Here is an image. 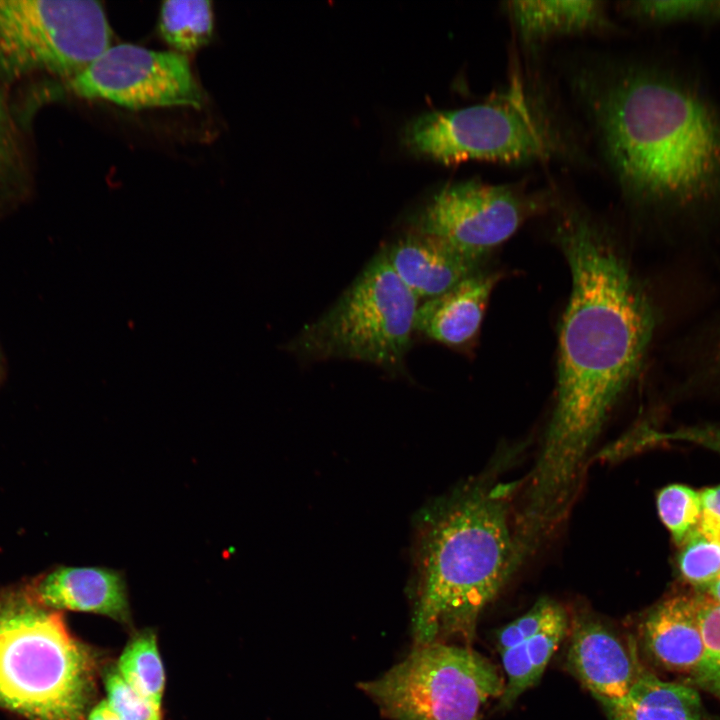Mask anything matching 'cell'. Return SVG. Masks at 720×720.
I'll return each mask as SVG.
<instances>
[{
  "mask_svg": "<svg viewBox=\"0 0 720 720\" xmlns=\"http://www.w3.org/2000/svg\"><path fill=\"white\" fill-rule=\"evenodd\" d=\"M554 237L572 287L560 328L554 410L520 496L525 514L542 523L566 517L590 451L639 374L657 324L648 292L590 216L561 209Z\"/></svg>",
  "mask_w": 720,
  "mask_h": 720,
  "instance_id": "6da1fadb",
  "label": "cell"
},
{
  "mask_svg": "<svg viewBox=\"0 0 720 720\" xmlns=\"http://www.w3.org/2000/svg\"><path fill=\"white\" fill-rule=\"evenodd\" d=\"M575 88L625 199L680 230L720 232V99L682 57L582 70Z\"/></svg>",
  "mask_w": 720,
  "mask_h": 720,
  "instance_id": "7a4b0ae2",
  "label": "cell"
},
{
  "mask_svg": "<svg viewBox=\"0 0 720 720\" xmlns=\"http://www.w3.org/2000/svg\"><path fill=\"white\" fill-rule=\"evenodd\" d=\"M515 484L479 476L426 505L413 541L414 646L470 644L484 608L524 559L514 525Z\"/></svg>",
  "mask_w": 720,
  "mask_h": 720,
  "instance_id": "3957f363",
  "label": "cell"
},
{
  "mask_svg": "<svg viewBox=\"0 0 720 720\" xmlns=\"http://www.w3.org/2000/svg\"><path fill=\"white\" fill-rule=\"evenodd\" d=\"M98 671L95 652L62 612L26 585L0 588V708L28 720H87Z\"/></svg>",
  "mask_w": 720,
  "mask_h": 720,
  "instance_id": "277c9868",
  "label": "cell"
},
{
  "mask_svg": "<svg viewBox=\"0 0 720 720\" xmlns=\"http://www.w3.org/2000/svg\"><path fill=\"white\" fill-rule=\"evenodd\" d=\"M401 140L410 153L446 165H521L568 152L552 112L520 79L482 102L415 116L403 126Z\"/></svg>",
  "mask_w": 720,
  "mask_h": 720,
  "instance_id": "5b68a950",
  "label": "cell"
},
{
  "mask_svg": "<svg viewBox=\"0 0 720 720\" xmlns=\"http://www.w3.org/2000/svg\"><path fill=\"white\" fill-rule=\"evenodd\" d=\"M418 299L390 266L383 249L336 302L285 344L301 360L346 359L405 376Z\"/></svg>",
  "mask_w": 720,
  "mask_h": 720,
  "instance_id": "8992f818",
  "label": "cell"
},
{
  "mask_svg": "<svg viewBox=\"0 0 720 720\" xmlns=\"http://www.w3.org/2000/svg\"><path fill=\"white\" fill-rule=\"evenodd\" d=\"M504 684L498 669L473 649L433 642L414 646L358 687L391 720H481L482 706L500 698Z\"/></svg>",
  "mask_w": 720,
  "mask_h": 720,
  "instance_id": "52a82bcc",
  "label": "cell"
},
{
  "mask_svg": "<svg viewBox=\"0 0 720 720\" xmlns=\"http://www.w3.org/2000/svg\"><path fill=\"white\" fill-rule=\"evenodd\" d=\"M112 31L93 0H0V72H50L70 80L110 48Z\"/></svg>",
  "mask_w": 720,
  "mask_h": 720,
  "instance_id": "ba28073f",
  "label": "cell"
},
{
  "mask_svg": "<svg viewBox=\"0 0 720 720\" xmlns=\"http://www.w3.org/2000/svg\"><path fill=\"white\" fill-rule=\"evenodd\" d=\"M552 202L549 191L531 190L520 183L457 181L431 197L417 217L415 230L483 260Z\"/></svg>",
  "mask_w": 720,
  "mask_h": 720,
  "instance_id": "9c48e42d",
  "label": "cell"
},
{
  "mask_svg": "<svg viewBox=\"0 0 720 720\" xmlns=\"http://www.w3.org/2000/svg\"><path fill=\"white\" fill-rule=\"evenodd\" d=\"M69 87L79 97L130 109L200 108L204 99L185 55L133 44L112 45L70 79Z\"/></svg>",
  "mask_w": 720,
  "mask_h": 720,
  "instance_id": "30bf717a",
  "label": "cell"
},
{
  "mask_svg": "<svg viewBox=\"0 0 720 720\" xmlns=\"http://www.w3.org/2000/svg\"><path fill=\"white\" fill-rule=\"evenodd\" d=\"M26 587L48 609L94 613L131 625L127 585L121 571L56 566L33 578Z\"/></svg>",
  "mask_w": 720,
  "mask_h": 720,
  "instance_id": "8fae6325",
  "label": "cell"
},
{
  "mask_svg": "<svg viewBox=\"0 0 720 720\" xmlns=\"http://www.w3.org/2000/svg\"><path fill=\"white\" fill-rule=\"evenodd\" d=\"M567 666L597 700L625 696L642 668L635 650L591 616L573 624Z\"/></svg>",
  "mask_w": 720,
  "mask_h": 720,
  "instance_id": "7c38bea8",
  "label": "cell"
},
{
  "mask_svg": "<svg viewBox=\"0 0 720 720\" xmlns=\"http://www.w3.org/2000/svg\"><path fill=\"white\" fill-rule=\"evenodd\" d=\"M383 251L396 275L417 299L434 298L482 270L483 260L418 230L404 234Z\"/></svg>",
  "mask_w": 720,
  "mask_h": 720,
  "instance_id": "4fadbf2b",
  "label": "cell"
},
{
  "mask_svg": "<svg viewBox=\"0 0 720 720\" xmlns=\"http://www.w3.org/2000/svg\"><path fill=\"white\" fill-rule=\"evenodd\" d=\"M641 639L656 665L692 678L704 656L696 596L678 595L658 603L642 622Z\"/></svg>",
  "mask_w": 720,
  "mask_h": 720,
  "instance_id": "5bb4252c",
  "label": "cell"
},
{
  "mask_svg": "<svg viewBox=\"0 0 720 720\" xmlns=\"http://www.w3.org/2000/svg\"><path fill=\"white\" fill-rule=\"evenodd\" d=\"M498 276L483 270L418 306L415 330L449 347H462L477 335Z\"/></svg>",
  "mask_w": 720,
  "mask_h": 720,
  "instance_id": "9a60e30c",
  "label": "cell"
},
{
  "mask_svg": "<svg viewBox=\"0 0 720 720\" xmlns=\"http://www.w3.org/2000/svg\"><path fill=\"white\" fill-rule=\"evenodd\" d=\"M504 10L521 41L528 45L601 32L611 24L605 3L595 0H514L505 2Z\"/></svg>",
  "mask_w": 720,
  "mask_h": 720,
  "instance_id": "2e32d148",
  "label": "cell"
},
{
  "mask_svg": "<svg viewBox=\"0 0 720 720\" xmlns=\"http://www.w3.org/2000/svg\"><path fill=\"white\" fill-rule=\"evenodd\" d=\"M608 720H703L698 692L659 679L643 667L625 696L598 699Z\"/></svg>",
  "mask_w": 720,
  "mask_h": 720,
  "instance_id": "e0dca14e",
  "label": "cell"
},
{
  "mask_svg": "<svg viewBox=\"0 0 720 720\" xmlns=\"http://www.w3.org/2000/svg\"><path fill=\"white\" fill-rule=\"evenodd\" d=\"M567 629L568 617L565 615L532 638L501 654L507 680L499 698L500 709L512 707L527 689L540 680Z\"/></svg>",
  "mask_w": 720,
  "mask_h": 720,
  "instance_id": "ac0fdd59",
  "label": "cell"
},
{
  "mask_svg": "<svg viewBox=\"0 0 720 720\" xmlns=\"http://www.w3.org/2000/svg\"><path fill=\"white\" fill-rule=\"evenodd\" d=\"M162 39L184 55L206 45L213 33L212 2L206 0L165 1L159 14Z\"/></svg>",
  "mask_w": 720,
  "mask_h": 720,
  "instance_id": "d6986e66",
  "label": "cell"
},
{
  "mask_svg": "<svg viewBox=\"0 0 720 720\" xmlns=\"http://www.w3.org/2000/svg\"><path fill=\"white\" fill-rule=\"evenodd\" d=\"M116 668L126 683L161 709L165 671L153 631L136 633L127 642Z\"/></svg>",
  "mask_w": 720,
  "mask_h": 720,
  "instance_id": "ffe728a7",
  "label": "cell"
},
{
  "mask_svg": "<svg viewBox=\"0 0 720 720\" xmlns=\"http://www.w3.org/2000/svg\"><path fill=\"white\" fill-rule=\"evenodd\" d=\"M627 18L650 27L720 25V0H636L618 4Z\"/></svg>",
  "mask_w": 720,
  "mask_h": 720,
  "instance_id": "44dd1931",
  "label": "cell"
},
{
  "mask_svg": "<svg viewBox=\"0 0 720 720\" xmlns=\"http://www.w3.org/2000/svg\"><path fill=\"white\" fill-rule=\"evenodd\" d=\"M677 563L681 577L700 593L720 575V542L695 528L680 544Z\"/></svg>",
  "mask_w": 720,
  "mask_h": 720,
  "instance_id": "7402d4cb",
  "label": "cell"
},
{
  "mask_svg": "<svg viewBox=\"0 0 720 720\" xmlns=\"http://www.w3.org/2000/svg\"><path fill=\"white\" fill-rule=\"evenodd\" d=\"M657 510L673 541L680 546L701 515L700 492L683 484H671L657 494Z\"/></svg>",
  "mask_w": 720,
  "mask_h": 720,
  "instance_id": "603a6c76",
  "label": "cell"
},
{
  "mask_svg": "<svg viewBox=\"0 0 720 720\" xmlns=\"http://www.w3.org/2000/svg\"><path fill=\"white\" fill-rule=\"evenodd\" d=\"M704 656L693 682L720 698V604L696 593Z\"/></svg>",
  "mask_w": 720,
  "mask_h": 720,
  "instance_id": "cb8c5ba5",
  "label": "cell"
},
{
  "mask_svg": "<svg viewBox=\"0 0 720 720\" xmlns=\"http://www.w3.org/2000/svg\"><path fill=\"white\" fill-rule=\"evenodd\" d=\"M567 615L564 608L549 598L539 599L525 614L497 632L496 647L500 655L532 638Z\"/></svg>",
  "mask_w": 720,
  "mask_h": 720,
  "instance_id": "d4e9b609",
  "label": "cell"
},
{
  "mask_svg": "<svg viewBox=\"0 0 720 720\" xmlns=\"http://www.w3.org/2000/svg\"><path fill=\"white\" fill-rule=\"evenodd\" d=\"M103 681L106 701L124 720H162L161 709L126 683L116 667L106 670Z\"/></svg>",
  "mask_w": 720,
  "mask_h": 720,
  "instance_id": "484cf974",
  "label": "cell"
},
{
  "mask_svg": "<svg viewBox=\"0 0 720 720\" xmlns=\"http://www.w3.org/2000/svg\"><path fill=\"white\" fill-rule=\"evenodd\" d=\"M693 357L688 376L720 385V318L698 334L692 343Z\"/></svg>",
  "mask_w": 720,
  "mask_h": 720,
  "instance_id": "4316f807",
  "label": "cell"
},
{
  "mask_svg": "<svg viewBox=\"0 0 720 720\" xmlns=\"http://www.w3.org/2000/svg\"><path fill=\"white\" fill-rule=\"evenodd\" d=\"M680 441L720 453V423L683 426L671 432L645 429L643 442Z\"/></svg>",
  "mask_w": 720,
  "mask_h": 720,
  "instance_id": "83f0119b",
  "label": "cell"
},
{
  "mask_svg": "<svg viewBox=\"0 0 720 720\" xmlns=\"http://www.w3.org/2000/svg\"><path fill=\"white\" fill-rule=\"evenodd\" d=\"M19 162L17 130L0 91V186L16 171Z\"/></svg>",
  "mask_w": 720,
  "mask_h": 720,
  "instance_id": "f1b7e54d",
  "label": "cell"
},
{
  "mask_svg": "<svg viewBox=\"0 0 720 720\" xmlns=\"http://www.w3.org/2000/svg\"><path fill=\"white\" fill-rule=\"evenodd\" d=\"M701 515L697 530L720 542V484L700 491Z\"/></svg>",
  "mask_w": 720,
  "mask_h": 720,
  "instance_id": "f546056e",
  "label": "cell"
},
{
  "mask_svg": "<svg viewBox=\"0 0 720 720\" xmlns=\"http://www.w3.org/2000/svg\"><path fill=\"white\" fill-rule=\"evenodd\" d=\"M87 720H124L105 700L94 705L88 713Z\"/></svg>",
  "mask_w": 720,
  "mask_h": 720,
  "instance_id": "4dcf8cb0",
  "label": "cell"
},
{
  "mask_svg": "<svg viewBox=\"0 0 720 720\" xmlns=\"http://www.w3.org/2000/svg\"><path fill=\"white\" fill-rule=\"evenodd\" d=\"M700 594L706 596L713 602L720 604V575L706 589L700 592Z\"/></svg>",
  "mask_w": 720,
  "mask_h": 720,
  "instance_id": "1f68e13d",
  "label": "cell"
},
{
  "mask_svg": "<svg viewBox=\"0 0 720 720\" xmlns=\"http://www.w3.org/2000/svg\"><path fill=\"white\" fill-rule=\"evenodd\" d=\"M1 376H2V360H1V356H0V378H1Z\"/></svg>",
  "mask_w": 720,
  "mask_h": 720,
  "instance_id": "d6a6232c",
  "label": "cell"
}]
</instances>
